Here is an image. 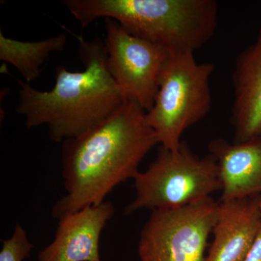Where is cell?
Instances as JSON below:
<instances>
[{"mask_svg":"<svg viewBox=\"0 0 261 261\" xmlns=\"http://www.w3.org/2000/svg\"><path fill=\"white\" fill-rule=\"evenodd\" d=\"M157 144L147 112L128 99L102 123L63 142L62 176L66 195L53 207V218L59 220L102 204L120 184L136 177L142 160Z\"/></svg>","mask_w":261,"mask_h":261,"instance_id":"6da1fadb","label":"cell"},{"mask_svg":"<svg viewBox=\"0 0 261 261\" xmlns=\"http://www.w3.org/2000/svg\"><path fill=\"white\" fill-rule=\"evenodd\" d=\"M76 38L85 69L70 71L59 65L56 84L49 91L18 81L16 112L23 116L28 128L47 126L49 138L57 143L85 133L128 100L108 70L105 43L99 37L91 41Z\"/></svg>","mask_w":261,"mask_h":261,"instance_id":"7a4b0ae2","label":"cell"},{"mask_svg":"<svg viewBox=\"0 0 261 261\" xmlns=\"http://www.w3.org/2000/svg\"><path fill=\"white\" fill-rule=\"evenodd\" d=\"M63 5L82 29L99 18L112 19L169 55L194 53L217 29L214 0H65Z\"/></svg>","mask_w":261,"mask_h":261,"instance_id":"3957f363","label":"cell"},{"mask_svg":"<svg viewBox=\"0 0 261 261\" xmlns=\"http://www.w3.org/2000/svg\"><path fill=\"white\" fill-rule=\"evenodd\" d=\"M214 70L212 63H197L192 53L168 56L153 106L147 112L149 126L163 148L177 150L184 132L208 114Z\"/></svg>","mask_w":261,"mask_h":261,"instance_id":"277c9868","label":"cell"},{"mask_svg":"<svg viewBox=\"0 0 261 261\" xmlns=\"http://www.w3.org/2000/svg\"><path fill=\"white\" fill-rule=\"evenodd\" d=\"M134 179L135 198L126 206L125 214L141 209L178 208L205 200L221 190L214 156L198 157L183 141L176 151L161 147L153 162Z\"/></svg>","mask_w":261,"mask_h":261,"instance_id":"5b68a950","label":"cell"},{"mask_svg":"<svg viewBox=\"0 0 261 261\" xmlns=\"http://www.w3.org/2000/svg\"><path fill=\"white\" fill-rule=\"evenodd\" d=\"M219 206L211 197L178 208L152 211L141 231L140 261H205Z\"/></svg>","mask_w":261,"mask_h":261,"instance_id":"8992f818","label":"cell"},{"mask_svg":"<svg viewBox=\"0 0 261 261\" xmlns=\"http://www.w3.org/2000/svg\"><path fill=\"white\" fill-rule=\"evenodd\" d=\"M108 68L125 97L146 112L152 108L163 65L169 54L163 48L105 19Z\"/></svg>","mask_w":261,"mask_h":261,"instance_id":"52a82bcc","label":"cell"},{"mask_svg":"<svg viewBox=\"0 0 261 261\" xmlns=\"http://www.w3.org/2000/svg\"><path fill=\"white\" fill-rule=\"evenodd\" d=\"M114 212L113 204L105 201L63 216L54 240L39 252L37 261H102L99 239Z\"/></svg>","mask_w":261,"mask_h":261,"instance_id":"ba28073f","label":"cell"},{"mask_svg":"<svg viewBox=\"0 0 261 261\" xmlns=\"http://www.w3.org/2000/svg\"><path fill=\"white\" fill-rule=\"evenodd\" d=\"M214 240L205 261H244L261 228V196L219 202Z\"/></svg>","mask_w":261,"mask_h":261,"instance_id":"9c48e42d","label":"cell"},{"mask_svg":"<svg viewBox=\"0 0 261 261\" xmlns=\"http://www.w3.org/2000/svg\"><path fill=\"white\" fill-rule=\"evenodd\" d=\"M232 80L233 142L241 143L261 135V29L255 42L237 57Z\"/></svg>","mask_w":261,"mask_h":261,"instance_id":"30bf717a","label":"cell"},{"mask_svg":"<svg viewBox=\"0 0 261 261\" xmlns=\"http://www.w3.org/2000/svg\"><path fill=\"white\" fill-rule=\"evenodd\" d=\"M208 151L219 168L221 201L261 196V135L241 143L216 139Z\"/></svg>","mask_w":261,"mask_h":261,"instance_id":"8fae6325","label":"cell"},{"mask_svg":"<svg viewBox=\"0 0 261 261\" xmlns=\"http://www.w3.org/2000/svg\"><path fill=\"white\" fill-rule=\"evenodd\" d=\"M67 36L59 34L37 42H23L0 33V60L15 67L25 82L31 84L40 76L42 67L55 51L64 49Z\"/></svg>","mask_w":261,"mask_h":261,"instance_id":"7c38bea8","label":"cell"},{"mask_svg":"<svg viewBox=\"0 0 261 261\" xmlns=\"http://www.w3.org/2000/svg\"><path fill=\"white\" fill-rule=\"evenodd\" d=\"M2 244L0 261H23L30 256L34 248L27 231L20 224L15 226L9 239L2 240Z\"/></svg>","mask_w":261,"mask_h":261,"instance_id":"4fadbf2b","label":"cell"},{"mask_svg":"<svg viewBox=\"0 0 261 261\" xmlns=\"http://www.w3.org/2000/svg\"><path fill=\"white\" fill-rule=\"evenodd\" d=\"M244 261H261V228L253 246Z\"/></svg>","mask_w":261,"mask_h":261,"instance_id":"5bb4252c","label":"cell"}]
</instances>
